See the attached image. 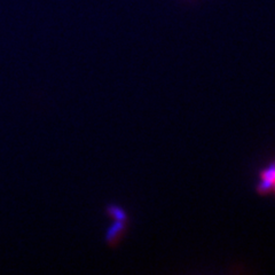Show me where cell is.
<instances>
[{
	"label": "cell",
	"mask_w": 275,
	"mask_h": 275,
	"mask_svg": "<svg viewBox=\"0 0 275 275\" xmlns=\"http://www.w3.org/2000/svg\"><path fill=\"white\" fill-rule=\"evenodd\" d=\"M259 178H261V181L257 186V193L266 195L273 192V186L275 183V163L270 164L269 166L262 170Z\"/></svg>",
	"instance_id": "6da1fadb"
},
{
	"label": "cell",
	"mask_w": 275,
	"mask_h": 275,
	"mask_svg": "<svg viewBox=\"0 0 275 275\" xmlns=\"http://www.w3.org/2000/svg\"><path fill=\"white\" fill-rule=\"evenodd\" d=\"M125 221L121 220H115V224L112 227L109 228L108 233H107V241L110 246H115V244L118 243V241L122 238V234H123L124 228H125Z\"/></svg>",
	"instance_id": "7a4b0ae2"
},
{
	"label": "cell",
	"mask_w": 275,
	"mask_h": 275,
	"mask_svg": "<svg viewBox=\"0 0 275 275\" xmlns=\"http://www.w3.org/2000/svg\"><path fill=\"white\" fill-rule=\"evenodd\" d=\"M108 213H109V216H112L115 220H121V221L128 220V217H126L125 212L116 205H109L108 206Z\"/></svg>",
	"instance_id": "3957f363"
},
{
	"label": "cell",
	"mask_w": 275,
	"mask_h": 275,
	"mask_svg": "<svg viewBox=\"0 0 275 275\" xmlns=\"http://www.w3.org/2000/svg\"><path fill=\"white\" fill-rule=\"evenodd\" d=\"M273 193L275 194V183H274V186H273Z\"/></svg>",
	"instance_id": "277c9868"
}]
</instances>
